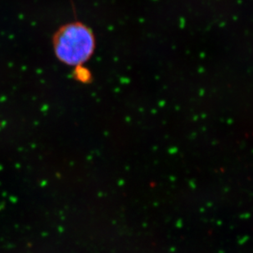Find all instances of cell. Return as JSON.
Masks as SVG:
<instances>
[{
  "label": "cell",
  "mask_w": 253,
  "mask_h": 253,
  "mask_svg": "<svg viewBox=\"0 0 253 253\" xmlns=\"http://www.w3.org/2000/svg\"><path fill=\"white\" fill-rule=\"evenodd\" d=\"M53 49L60 62L72 67L83 65L93 55L95 37L82 22H72L60 27L53 38Z\"/></svg>",
  "instance_id": "6da1fadb"
},
{
  "label": "cell",
  "mask_w": 253,
  "mask_h": 253,
  "mask_svg": "<svg viewBox=\"0 0 253 253\" xmlns=\"http://www.w3.org/2000/svg\"><path fill=\"white\" fill-rule=\"evenodd\" d=\"M74 78L81 83L88 84L92 79V76L89 70L87 69L83 65H80L75 67Z\"/></svg>",
  "instance_id": "7a4b0ae2"
}]
</instances>
